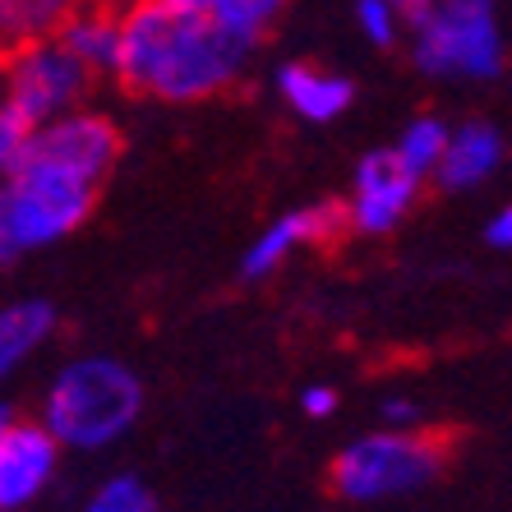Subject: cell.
I'll return each instance as SVG.
<instances>
[{"label": "cell", "instance_id": "cell-17", "mask_svg": "<svg viewBox=\"0 0 512 512\" xmlns=\"http://www.w3.org/2000/svg\"><path fill=\"white\" fill-rule=\"evenodd\" d=\"M286 5H291V0H227L217 19H222L227 28H236L240 37H250V42H259V37L268 33V28H273L277 19H282Z\"/></svg>", "mask_w": 512, "mask_h": 512}, {"label": "cell", "instance_id": "cell-5", "mask_svg": "<svg viewBox=\"0 0 512 512\" xmlns=\"http://www.w3.org/2000/svg\"><path fill=\"white\" fill-rule=\"evenodd\" d=\"M411 60L425 79H443V84L457 79L485 84L503 74V33L494 0H439V10L416 28Z\"/></svg>", "mask_w": 512, "mask_h": 512}, {"label": "cell", "instance_id": "cell-10", "mask_svg": "<svg viewBox=\"0 0 512 512\" xmlns=\"http://www.w3.org/2000/svg\"><path fill=\"white\" fill-rule=\"evenodd\" d=\"M342 227H351V213H346L342 203H305V208H291V213H282L277 222H268V227L259 231V240H254L250 250H245V259H240V273L250 277V282L277 273L296 250H305V245H328V240H337Z\"/></svg>", "mask_w": 512, "mask_h": 512}, {"label": "cell", "instance_id": "cell-16", "mask_svg": "<svg viewBox=\"0 0 512 512\" xmlns=\"http://www.w3.org/2000/svg\"><path fill=\"white\" fill-rule=\"evenodd\" d=\"M448 139H453V130H448L443 120L416 116L402 130V139H397V157H402V162L416 171L420 180H425V176H439L443 153H448Z\"/></svg>", "mask_w": 512, "mask_h": 512}, {"label": "cell", "instance_id": "cell-8", "mask_svg": "<svg viewBox=\"0 0 512 512\" xmlns=\"http://www.w3.org/2000/svg\"><path fill=\"white\" fill-rule=\"evenodd\" d=\"M65 443L47 429V420H5L0 425V508L19 512L56 480Z\"/></svg>", "mask_w": 512, "mask_h": 512}, {"label": "cell", "instance_id": "cell-4", "mask_svg": "<svg viewBox=\"0 0 512 512\" xmlns=\"http://www.w3.org/2000/svg\"><path fill=\"white\" fill-rule=\"evenodd\" d=\"M443 471V443L420 429H379L333 457V489L346 503L406 499Z\"/></svg>", "mask_w": 512, "mask_h": 512}, {"label": "cell", "instance_id": "cell-3", "mask_svg": "<svg viewBox=\"0 0 512 512\" xmlns=\"http://www.w3.org/2000/svg\"><path fill=\"white\" fill-rule=\"evenodd\" d=\"M97 185L56 167L47 157H28L5 176L0 190V259L14 263L28 250H47L70 231H79L93 213Z\"/></svg>", "mask_w": 512, "mask_h": 512}, {"label": "cell", "instance_id": "cell-21", "mask_svg": "<svg viewBox=\"0 0 512 512\" xmlns=\"http://www.w3.org/2000/svg\"><path fill=\"white\" fill-rule=\"evenodd\" d=\"M300 406H305V416L323 420V416H333V411H337V393L328 388V383H314V388H305V393H300Z\"/></svg>", "mask_w": 512, "mask_h": 512}, {"label": "cell", "instance_id": "cell-18", "mask_svg": "<svg viewBox=\"0 0 512 512\" xmlns=\"http://www.w3.org/2000/svg\"><path fill=\"white\" fill-rule=\"evenodd\" d=\"M84 512H153V494H148V485L139 476H111L88 499Z\"/></svg>", "mask_w": 512, "mask_h": 512}, {"label": "cell", "instance_id": "cell-2", "mask_svg": "<svg viewBox=\"0 0 512 512\" xmlns=\"http://www.w3.org/2000/svg\"><path fill=\"white\" fill-rule=\"evenodd\" d=\"M143 383L125 360L111 356H79L70 360L42 393V416L47 429L65 448L97 453L111 448L139 425Z\"/></svg>", "mask_w": 512, "mask_h": 512}, {"label": "cell", "instance_id": "cell-19", "mask_svg": "<svg viewBox=\"0 0 512 512\" xmlns=\"http://www.w3.org/2000/svg\"><path fill=\"white\" fill-rule=\"evenodd\" d=\"M33 134H37L33 120H24L14 107L0 102V171H5V176L28 162V153H33Z\"/></svg>", "mask_w": 512, "mask_h": 512}, {"label": "cell", "instance_id": "cell-25", "mask_svg": "<svg viewBox=\"0 0 512 512\" xmlns=\"http://www.w3.org/2000/svg\"><path fill=\"white\" fill-rule=\"evenodd\" d=\"M167 5H176V10H190V14H222V5H227V0H167Z\"/></svg>", "mask_w": 512, "mask_h": 512}, {"label": "cell", "instance_id": "cell-9", "mask_svg": "<svg viewBox=\"0 0 512 512\" xmlns=\"http://www.w3.org/2000/svg\"><path fill=\"white\" fill-rule=\"evenodd\" d=\"M28 157H47L56 167L84 176L88 185H102L120 157V130L102 111H70V116L51 120L33 134Z\"/></svg>", "mask_w": 512, "mask_h": 512}, {"label": "cell", "instance_id": "cell-6", "mask_svg": "<svg viewBox=\"0 0 512 512\" xmlns=\"http://www.w3.org/2000/svg\"><path fill=\"white\" fill-rule=\"evenodd\" d=\"M88 84H93V70L60 37L24 42V47H10V56H5V107L33 120L37 130L79 111Z\"/></svg>", "mask_w": 512, "mask_h": 512}, {"label": "cell", "instance_id": "cell-12", "mask_svg": "<svg viewBox=\"0 0 512 512\" xmlns=\"http://www.w3.org/2000/svg\"><path fill=\"white\" fill-rule=\"evenodd\" d=\"M503 162V134L494 130V125H485V120H466V125H457L453 139H448V153H443V167H439V185L443 190H476V185H485L494 171H499Z\"/></svg>", "mask_w": 512, "mask_h": 512}, {"label": "cell", "instance_id": "cell-26", "mask_svg": "<svg viewBox=\"0 0 512 512\" xmlns=\"http://www.w3.org/2000/svg\"><path fill=\"white\" fill-rule=\"evenodd\" d=\"M125 5H134V0H125Z\"/></svg>", "mask_w": 512, "mask_h": 512}, {"label": "cell", "instance_id": "cell-1", "mask_svg": "<svg viewBox=\"0 0 512 512\" xmlns=\"http://www.w3.org/2000/svg\"><path fill=\"white\" fill-rule=\"evenodd\" d=\"M254 42L213 14L176 10L167 0H134L120 10L116 79L134 97L203 102L245 74Z\"/></svg>", "mask_w": 512, "mask_h": 512}, {"label": "cell", "instance_id": "cell-7", "mask_svg": "<svg viewBox=\"0 0 512 512\" xmlns=\"http://www.w3.org/2000/svg\"><path fill=\"white\" fill-rule=\"evenodd\" d=\"M416 194H420V176L397 157V148L365 153L356 162V194L346 203L351 231H360V236H388V231H397V222L411 213Z\"/></svg>", "mask_w": 512, "mask_h": 512}, {"label": "cell", "instance_id": "cell-13", "mask_svg": "<svg viewBox=\"0 0 512 512\" xmlns=\"http://www.w3.org/2000/svg\"><path fill=\"white\" fill-rule=\"evenodd\" d=\"M60 42L84 60L93 74H116L120 65V14L102 0H88L70 24L60 28Z\"/></svg>", "mask_w": 512, "mask_h": 512}, {"label": "cell", "instance_id": "cell-11", "mask_svg": "<svg viewBox=\"0 0 512 512\" xmlns=\"http://www.w3.org/2000/svg\"><path fill=\"white\" fill-rule=\"evenodd\" d=\"M277 93L286 97V107L296 111L300 120L328 125V120H337L351 107L356 88H351L346 74L319 70V65H305V60H286L282 70H277Z\"/></svg>", "mask_w": 512, "mask_h": 512}, {"label": "cell", "instance_id": "cell-22", "mask_svg": "<svg viewBox=\"0 0 512 512\" xmlns=\"http://www.w3.org/2000/svg\"><path fill=\"white\" fill-rule=\"evenodd\" d=\"M383 425L416 429V402H411V397H388V402H383Z\"/></svg>", "mask_w": 512, "mask_h": 512}, {"label": "cell", "instance_id": "cell-15", "mask_svg": "<svg viewBox=\"0 0 512 512\" xmlns=\"http://www.w3.org/2000/svg\"><path fill=\"white\" fill-rule=\"evenodd\" d=\"M88 0H0V33L5 47H24V42H47L60 37V28L84 10Z\"/></svg>", "mask_w": 512, "mask_h": 512}, {"label": "cell", "instance_id": "cell-23", "mask_svg": "<svg viewBox=\"0 0 512 512\" xmlns=\"http://www.w3.org/2000/svg\"><path fill=\"white\" fill-rule=\"evenodd\" d=\"M485 240H489V245H494V250H512V203H503L499 213L489 217Z\"/></svg>", "mask_w": 512, "mask_h": 512}, {"label": "cell", "instance_id": "cell-24", "mask_svg": "<svg viewBox=\"0 0 512 512\" xmlns=\"http://www.w3.org/2000/svg\"><path fill=\"white\" fill-rule=\"evenodd\" d=\"M393 10L402 14V24H411V28H420L429 19V14L439 10V0H393Z\"/></svg>", "mask_w": 512, "mask_h": 512}, {"label": "cell", "instance_id": "cell-14", "mask_svg": "<svg viewBox=\"0 0 512 512\" xmlns=\"http://www.w3.org/2000/svg\"><path fill=\"white\" fill-rule=\"evenodd\" d=\"M51 333H56V305L51 300L28 296L5 305V314H0V370H19Z\"/></svg>", "mask_w": 512, "mask_h": 512}, {"label": "cell", "instance_id": "cell-20", "mask_svg": "<svg viewBox=\"0 0 512 512\" xmlns=\"http://www.w3.org/2000/svg\"><path fill=\"white\" fill-rule=\"evenodd\" d=\"M356 24H360V33L370 37L374 47H393L402 14L393 10V0H356Z\"/></svg>", "mask_w": 512, "mask_h": 512}]
</instances>
